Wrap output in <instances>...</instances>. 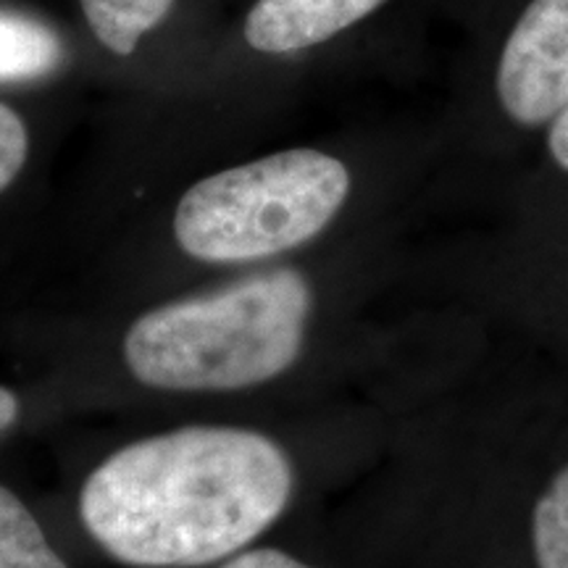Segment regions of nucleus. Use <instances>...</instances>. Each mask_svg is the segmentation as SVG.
Instances as JSON below:
<instances>
[{
    "label": "nucleus",
    "mask_w": 568,
    "mask_h": 568,
    "mask_svg": "<svg viewBox=\"0 0 568 568\" xmlns=\"http://www.w3.org/2000/svg\"><path fill=\"white\" fill-rule=\"evenodd\" d=\"M351 193L345 163L297 148L205 176L174 213L176 243L209 264H245L314 240Z\"/></svg>",
    "instance_id": "7ed1b4c3"
},
{
    "label": "nucleus",
    "mask_w": 568,
    "mask_h": 568,
    "mask_svg": "<svg viewBox=\"0 0 568 568\" xmlns=\"http://www.w3.org/2000/svg\"><path fill=\"white\" fill-rule=\"evenodd\" d=\"M63 45L51 27L0 9V82H30L59 69Z\"/></svg>",
    "instance_id": "423d86ee"
},
{
    "label": "nucleus",
    "mask_w": 568,
    "mask_h": 568,
    "mask_svg": "<svg viewBox=\"0 0 568 568\" xmlns=\"http://www.w3.org/2000/svg\"><path fill=\"white\" fill-rule=\"evenodd\" d=\"M548 148H550L552 161H556L564 172H568V109L550 124Z\"/></svg>",
    "instance_id": "f8f14e48"
},
{
    "label": "nucleus",
    "mask_w": 568,
    "mask_h": 568,
    "mask_svg": "<svg viewBox=\"0 0 568 568\" xmlns=\"http://www.w3.org/2000/svg\"><path fill=\"white\" fill-rule=\"evenodd\" d=\"M531 539L539 568H568V464L539 495Z\"/></svg>",
    "instance_id": "1a4fd4ad"
},
{
    "label": "nucleus",
    "mask_w": 568,
    "mask_h": 568,
    "mask_svg": "<svg viewBox=\"0 0 568 568\" xmlns=\"http://www.w3.org/2000/svg\"><path fill=\"white\" fill-rule=\"evenodd\" d=\"M308 316L305 276L274 268L142 314L124 337V361L134 379L155 389L255 387L295 364Z\"/></svg>",
    "instance_id": "f03ea898"
},
{
    "label": "nucleus",
    "mask_w": 568,
    "mask_h": 568,
    "mask_svg": "<svg viewBox=\"0 0 568 568\" xmlns=\"http://www.w3.org/2000/svg\"><path fill=\"white\" fill-rule=\"evenodd\" d=\"M387 0H258L245 40L261 53H295L332 40Z\"/></svg>",
    "instance_id": "39448f33"
},
{
    "label": "nucleus",
    "mask_w": 568,
    "mask_h": 568,
    "mask_svg": "<svg viewBox=\"0 0 568 568\" xmlns=\"http://www.w3.org/2000/svg\"><path fill=\"white\" fill-rule=\"evenodd\" d=\"M19 416V400L11 389L0 387V432H6L9 426L17 422Z\"/></svg>",
    "instance_id": "ddd939ff"
},
{
    "label": "nucleus",
    "mask_w": 568,
    "mask_h": 568,
    "mask_svg": "<svg viewBox=\"0 0 568 568\" xmlns=\"http://www.w3.org/2000/svg\"><path fill=\"white\" fill-rule=\"evenodd\" d=\"M30 153V134L21 116L0 103V193L17 180Z\"/></svg>",
    "instance_id": "9d476101"
},
{
    "label": "nucleus",
    "mask_w": 568,
    "mask_h": 568,
    "mask_svg": "<svg viewBox=\"0 0 568 568\" xmlns=\"http://www.w3.org/2000/svg\"><path fill=\"white\" fill-rule=\"evenodd\" d=\"M293 466L274 439L232 426H187L105 458L80 514L111 558L193 568L232 556L287 508Z\"/></svg>",
    "instance_id": "f257e3e1"
},
{
    "label": "nucleus",
    "mask_w": 568,
    "mask_h": 568,
    "mask_svg": "<svg viewBox=\"0 0 568 568\" xmlns=\"http://www.w3.org/2000/svg\"><path fill=\"white\" fill-rule=\"evenodd\" d=\"M495 90L521 126L552 124L568 109V0H531L503 45Z\"/></svg>",
    "instance_id": "20e7f679"
},
{
    "label": "nucleus",
    "mask_w": 568,
    "mask_h": 568,
    "mask_svg": "<svg viewBox=\"0 0 568 568\" xmlns=\"http://www.w3.org/2000/svg\"><path fill=\"white\" fill-rule=\"evenodd\" d=\"M92 34L113 55H132L138 42L155 30L174 0H80Z\"/></svg>",
    "instance_id": "0eeeda50"
},
{
    "label": "nucleus",
    "mask_w": 568,
    "mask_h": 568,
    "mask_svg": "<svg viewBox=\"0 0 568 568\" xmlns=\"http://www.w3.org/2000/svg\"><path fill=\"white\" fill-rule=\"evenodd\" d=\"M0 568H69L30 508L6 487H0Z\"/></svg>",
    "instance_id": "6e6552de"
},
{
    "label": "nucleus",
    "mask_w": 568,
    "mask_h": 568,
    "mask_svg": "<svg viewBox=\"0 0 568 568\" xmlns=\"http://www.w3.org/2000/svg\"><path fill=\"white\" fill-rule=\"evenodd\" d=\"M222 568H314L305 566L301 560H295L287 552L274 550V548H261V550H247L243 556H234L226 560Z\"/></svg>",
    "instance_id": "9b49d317"
}]
</instances>
